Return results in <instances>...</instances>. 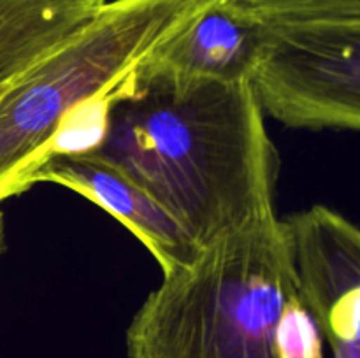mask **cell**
Segmentation results:
<instances>
[{
  "mask_svg": "<svg viewBox=\"0 0 360 358\" xmlns=\"http://www.w3.org/2000/svg\"><path fill=\"white\" fill-rule=\"evenodd\" d=\"M252 83L176 81L139 65L94 157L164 206L197 244L276 214L280 157Z\"/></svg>",
  "mask_w": 360,
  "mask_h": 358,
  "instance_id": "6da1fadb",
  "label": "cell"
},
{
  "mask_svg": "<svg viewBox=\"0 0 360 358\" xmlns=\"http://www.w3.org/2000/svg\"><path fill=\"white\" fill-rule=\"evenodd\" d=\"M297 295L283 220L273 214L164 272L127 329V358H281V323Z\"/></svg>",
  "mask_w": 360,
  "mask_h": 358,
  "instance_id": "7a4b0ae2",
  "label": "cell"
},
{
  "mask_svg": "<svg viewBox=\"0 0 360 358\" xmlns=\"http://www.w3.org/2000/svg\"><path fill=\"white\" fill-rule=\"evenodd\" d=\"M197 0H108L18 79L0 102V202L21 181L65 112L132 72L174 34Z\"/></svg>",
  "mask_w": 360,
  "mask_h": 358,
  "instance_id": "3957f363",
  "label": "cell"
},
{
  "mask_svg": "<svg viewBox=\"0 0 360 358\" xmlns=\"http://www.w3.org/2000/svg\"><path fill=\"white\" fill-rule=\"evenodd\" d=\"M250 83L283 125L359 130L360 25L267 30Z\"/></svg>",
  "mask_w": 360,
  "mask_h": 358,
  "instance_id": "277c9868",
  "label": "cell"
},
{
  "mask_svg": "<svg viewBox=\"0 0 360 358\" xmlns=\"http://www.w3.org/2000/svg\"><path fill=\"white\" fill-rule=\"evenodd\" d=\"M295 281L334 358H360V232L327 206L283 220Z\"/></svg>",
  "mask_w": 360,
  "mask_h": 358,
  "instance_id": "5b68a950",
  "label": "cell"
},
{
  "mask_svg": "<svg viewBox=\"0 0 360 358\" xmlns=\"http://www.w3.org/2000/svg\"><path fill=\"white\" fill-rule=\"evenodd\" d=\"M37 183L65 186L108 211L150 249L162 274L188 263L200 249L186 228L150 193L97 158H51L30 175V188Z\"/></svg>",
  "mask_w": 360,
  "mask_h": 358,
  "instance_id": "8992f818",
  "label": "cell"
},
{
  "mask_svg": "<svg viewBox=\"0 0 360 358\" xmlns=\"http://www.w3.org/2000/svg\"><path fill=\"white\" fill-rule=\"evenodd\" d=\"M266 39L260 25L224 4L206 2L139 67L176 81H250Z\"/></svg>",
  "mask_w": 360,
  "mask_h": 358,
  "instance_id": "52a82bcc",
  "label": "cell"
},
{
  "mask_svg": "<svg viewBox=\"0 0 360 358\" xmlns=\"http://www.w3.org/2000/svg\"><path fill=\"white\" fill-rule=\"evenodd\" d=\"M108 0H0V84L44 58Z\"/></svg>",
  "mask_w": 360,
  "mask_h": 358,
  "instance_id": "ba28073f",
  "label": "cell"
},
{
  "mask_svg": "<svg viewBox=\"0 0 360 358\" xmlns=\"http://www.w3.org/2000/svg\"><path fill=\"white\" fill-rule=\"evenodd\" d=\"M125 77L90 95L63 114L49 139L42 144V147L28 165L23 181H21V192L25 193L30 190V185H28L30 175L44 161L58 157H88L101 150L109 132L111 109L120 95V84Z\"/></svg>",
  "mask_w": 360,
  "mask_h": 358,
  "instance_id": "9c48e42d",
  "label": "cell"
},
{
  "mask_svg": "<svg viewBox=\"0 0 360 358\" xmlns=\"http://www.w3.org/2000/svg\"><path fill=\"white\" fill-rule=\"evenodd\" d=\"M266 30L360 25V0H211Z\"/></svg>",
  "mask_w": 360,
  "mask_h": 358,
  "instance_id": "30bf717a",
  "label": "cell"
},
{
  "mask_svg": "<svg viewBox=\"0 0 360 358\" xmlns=\"http://www.w3.org/2000/svg\"><path fill=\"white\" fill-rule=\"evenodd\" d=\"M27 70H28V69H27ZM27 70H23V72H21V74H18V76H16V77H13V79H9V81H7V83L0 84V102H2V100H4V98H6V95H7V93H9V91H11V90H13V86H14V84H16V83H18V79H20V77H21V76H23V74H25V72H27Z\"/></svg>",
  "mask_w": 360,
  "mask_h": 358,
  "instance_id": "8fae6325",
  "label": "cell"
},
{
  "mask_svg": "<svg viewBox=\"0 0 360 358\" xmlns=\"http://www.w3.org/2000/svg\"><path fill=\"white\" fill-rule=\"evenodd\" d=\"M4 251H6V220H4V213L0 209V258H2Z\"/></svg>",
  "mask_w": 360,
  "mask_h": 358,
  "instance_id": "7c38bea8",
  "label": "cell"
},
{
  "mask_svg": "<svg viewBox=\"0 0 360 358\" xmlns=\"http://www.w3.org/2000/svg\"><path fill=\"white\" fill-rule=\"evenodd\" d=\"M199 4H206V2H211V0H197Z\"/></svg>",
  "mask_w": 360,
  "mask_h": 358,
  "instance_id": "4fadbf2b",
  "label": "cell"
}]
</instances>
